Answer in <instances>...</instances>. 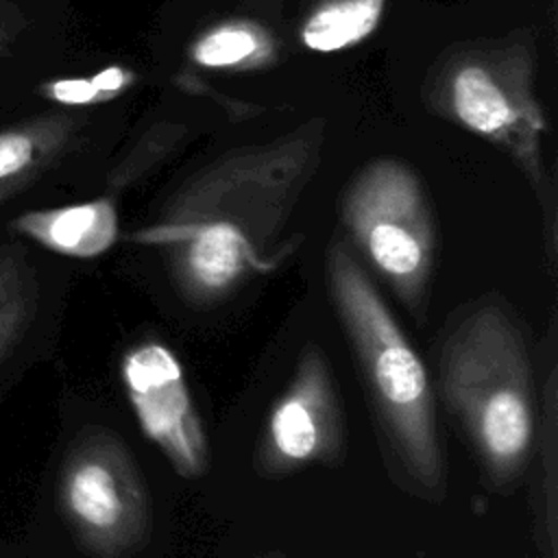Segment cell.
<instances>
[{
	"instance_id": "cell-1",
	"label": "cell",
	"mask_w": 558,
	"mask_h": 558,
	"mask_svg": "<svg viewBox=\"0 0 558 558\" xmlns=\"http://www.w3.org/2000/svg\"><path fill=\"white\" fill-rule=\"evenodd\" d=\"M440 390L495 484L512 482L530 460L536 432L532 364L510 312L473 307L440 351Z\"/></svg>"
},
{
	"instance_id": "cell-2",
	"label": "cell",
	"mask_w": 558,
	"mask_h": 558,
	"mask_svg": "<svg viewBox=\"0 0 558 558\" xmlns=\"http://www.w3.org/2000/svg\"><path fill=\"white\" fill-rule=\"evenodd\" d=\"M327 288L355 351L377 416L405 471L427 490H442L445 464L427 368L355 257L336 244Z\"/></svg>"
},
{
	"instance_id": "cell-3",
	"label": "cell",
	"mask_w": 558,
	"mask_h": 558,
	"mask_svg": "<svg viewBox=\"0 0 558 558\" xmlns=\"http://www.w3.org/2000/svg\"><path fill=\"white\" fill-rule=\"evenodd\" d=\"M61 514L94 558H129L150 534L146 484L126 445L107 429L81 434L57 484Z\"/></svg>"
},
{
	"instance_id": "cell-4",
	"label": "cell",
	"mask_w": 558,
	"mask_h": 558,
	"mask_svg": "<svg viewBox=\"0 0 558 558\" xmlns=\"http://www.w3.org/2000/svg\"><path fill=\"white\" fill-rule=\"evenodd\" d=\"M344 218L373 268L414 316H423L434 231L416 183L397 168H379L351 192Z\"/></svg>"
},
{
	"instance_id": "cell-5",
	"label": "cell",
	"mask_w": 558,
	"mask_h": 558,
	"mask_svg": "<svg viewBox=\"0 0 558 558\" xmlns=\"http://www.w3.org/2000/svg\"><path fill=\"white\" fill-rule=\"evenodd\" d=\"M120 379L144 436L185 480L209 469V442L177 353L161 340H142L120 360Z\"/></svg>"
},
{
	"instance_id": "cell-6",
	"label": "cell",
	"mask_w": 558,
	"mask_h": 558,
	"mask_svg": "<svg viewBox=\"0 0 558 558\" xmlns=\"http://www.w3.org/2000/svg\"><path fill=\"white\" fill-rule=\"evenodd\" d=\"M342 453V412L336 384L316 344L301 353L296 371L270 408L257 464L268 475H283L310 464H336Z\"/></svg>"
},
{
	"instance_id": "cell-7",
	"label": "cell",
	"mask_w": 558,
	"mask_h": 558,
	"mask_svg": "<svg viewBox=\"0 0 558 558\" xmlns=\"http://www.w3.org/2000/svg\"><path fill=\"white\" fill-rule=\"evenodd\" d=\"M33 100L0 113V214L50 187L85 144V122L74 113L83 102Z\"/></svg>"
},
{
	"instance_id": "cell-8",
	"label": "cell",
	"mask_w": 558,
	"mask_h": 558,
	"mask_svg": "<svg viewBox=\"0 0 558 558\" xmlns=\"http://www.w3.org/2000/svg\"><path fill=\"white\" fill-rule=\"evenodd\" d=\"M59 48L54 0H0V113L37 98L50 85Z\"/></svg>"
},
{
	"instance_id": "cell-9",
	"label": "cell",
	"mask_w": 558,
	"mask_h": 558,
	"mask_svg": "<svg viewBox=\"0 0 558 558\" xmlns=\"http://www.w3.org/2000/svg\"><path fill=\"white\" fill-rule=\"evenodd\" d=\"M7 231L57 255L92 259L107 253L118 240V214L109 198L22 209L7 220Z\"/></svg>"
},
{
	"instance_id": "cell-10",
	"label": "cell",
	"mask_w": 558,
	"mask_h": 558,
	"mask_svg": "<svg viewBox=\"0 0 558 558\" xmlns=\"http://www.w3.org/2000/svg\"><path fill=\"white\" fill-rule=\"evenodd\" d=\"M35 272L17 240H0V362L15 349L35 312Z\"/></svg>"
},
{
	"instance_id": "cell-11",
	"label": "cell",
	"mask_w": 558,
	"mask_h": 558,
	"mask_svg": "<svg viewBox=\"0 0 558 558\" xmlns=\"http://www.w3.org/2000/svg\"><path fill=\"white\" fill-rule=\"evenodd\" d=\"M384 0H336L318 9L303 28V41L318 52H333L364 39L377 24Z\"/></svg>"
},
{
	"instance_id": "cell-12",
	"label": "cell",
	"mask_w": 558,
	"mask_h": 558,
	"mask_svg": "<svg viewBox=\"0 0 558 558\" xmlns=\"http://www.w3.org/2000/svg\"><path fill=\"white\" fill-rule=\"evenodd\" d=\"M453 107L460 120L477 133H495L512 120L510 105L482 68H464L453 81Z\"/></svg>"
},
{
	"instance_id": "cell-13",
	"label": "cell",
	"mask_w": 558,
	"mask_h": 558,
	"mask_svg": "<svg viewBox=\"0 0 558 558\" xmlns=\"http://www.w3.org/2000/svg\"><path fill=\"white\" fill-rule=\"evenodd\" d=\"M257 48L255 37L242 28H222L205 39H201L194 48V59L209 68H222L240 63L251 57Z\"/></svg>"
},
{
	"instance_id": "cell-14",
	"label": "cell",
	"mask_w": 558,
	"mask_h": 558,
	"mask_svg": "<svg viewBox=\"0 0 558 558\" xmlns=\"http://www.w3.org/2000/svg\"><path fill=\"white\" fill-rule=\"evenodd\" d=\"M124 78H126V76H124L122 70L109 68V70L96 74L92 83L96 85L98 92H102V89H118V87H122V85H124Z\"/></svg>"
}]
</instances>
